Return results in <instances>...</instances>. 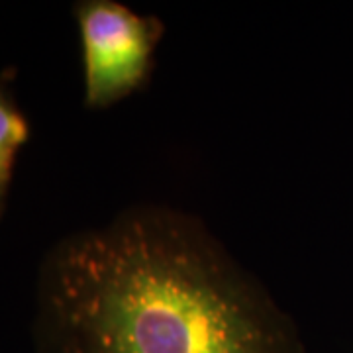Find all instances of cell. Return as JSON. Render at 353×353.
<instances>
[{
	"label": "cell",
	"mask_w": 353,
	"mask_h": 353,
	"mask_svg": "<svg viewBox=\"0 0 353 353\" xmlns=\"http://www.w3.org/2000/svg\"><path fill=\"white\" fill-rule=\"evenodd\" d=\"M83 53V102L102 110L145 88L165 24L116 0H81L73 6Z\"/></svg>",
	"instance_id": "2"
},
{
	"label": "cell",
	"mask_w": 353,
	"mask_h": 353,
	"mask_svg": "<svg viewBox=\"0 0 353 353\" xmlns=\"http://www.w3.org/2000/svg\"><path fill=\"white\" fill-rule=\"evenodd\" d=\"M28 139L30 124L12 97L10 85L0 77V220L6 210L16 157Z\"/></svg>",
	"instance_id": "3"
},
{
	"label": "cell",
	"mask_w": 353,
	"mask_h": 353,
	"mask_svg": "<svg viewBox=\"0 0 353 353\" xmlns=\"http://www.w3.org/2000/svg\"><path fill=\"white\" fill-rule=\"evenodd\" d=\"M34 304L38 353H304L259 279L201 218L165 204L57 241Z\"/></svg>",
	"instance_id": "1"
}]
</instances>
